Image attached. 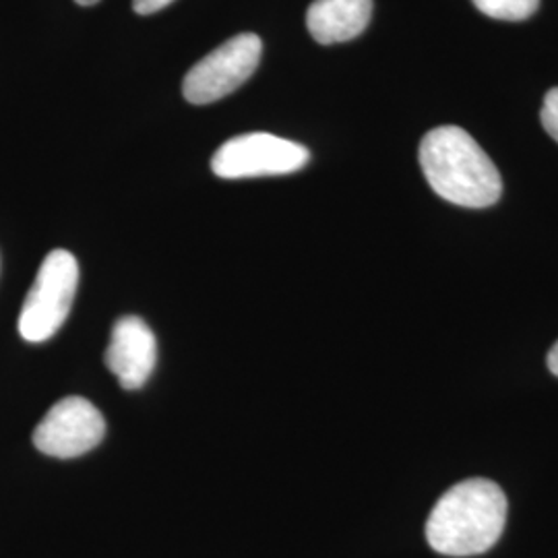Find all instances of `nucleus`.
I'll list each match as a JSON object with an SVG mask.
<instances>
[{
	"instance_id": "1",
	"label": "nucleus",
	"mask_w": 558,
	"mask_h": 558,
	"mask_svg": "<svg viewBox=\"0 0 558 558\" xmlns=\"http://www.w3.org/2000/svg\"><path fill=\"white\" fill-rule=\"evenodd\" d=\"M420 166L440 199L484 209L500 199L502 180L495 161L461 126H437L420 143Z\"/></svg>"
},
{
	"instance_id": "2",
	"label": "nucleus",
	"mask_w": 558,
	"mask_h": 558,
	"mask_svg": "<svg viewBox=\"0 0 558 558\" xmlns=\"http://www.w3.org/2000/svg\"><path fill=\"white\" fill-rule=\"evenodd\" d=\"M507 523V499L490 480H463L430 511L426 539L445 557H476L490 550Z\"/></svg>"
},
{
	"instance_id": "3",
	"label": "nucleus",
	"mask_w": 558,
	"mask_h": 558,
	"mask_svg": "<svg viewBox=\"0 0 558 558\" xmlns=\"http://www.w3.org/2000/svg\"><path fill=\"white\" fill-rule=\"evenodd\" d=\"M80 286V263L64 251L57 248L41 260L38 276L27 292L20 315L21 338L29 343L48 341L71 313Z\"/></svg>"
},
{
	"instance_id": "4",
	"label": "nucleus",
	"mask_w": 558,
	"mask_h": 558,
	"mask_svg": "<svg viewBox=\"0 0 558 558\" xmlns=\"http://www.w3.org/2000/svg\"><path fill=\"white\" fill-rule=\"evenodd\" d=\"M311 160L304 145L269 133H248L226 141L211 158V170L226 180L283 177Z\"/></svg>"
},
{
	"instance_id": "5",
	"label": "nucleus",
	"mask_w": 558,
	"mask_h": 558,
	"mask_svg": "<svg viewBox=\"0 0 558 558\" xmlns=\"http://www.w3.org/2000/svg\"><path fill=\"white\" fill-rule=\"evenodd\" d=\"M263 41L257 34H240L201 59L182 81V94L191 104H214L232 92L259 66Z\"/></svg>"
},
{
	"instance_id": "6",
	"label": "nucleus",
	"mask_w": 558,
	"mask_h": 558,
	"mask_svg": "<svg viewBox=\"0 0 558 558\" xmlns=\"http://www.w3.org/2000/svg\"><path fill=\"white\" fill-rule=\"evenodd\" d=\"M106 437V420L100 410L80 396L57 401L34 430V445L44 456L81 458L96 449Z\"/></svg>"
},
{
	"instance_id": "7",
	"label": "nucleus",
	"mask_w": 558,
	"mask_h": 558,
	"mask_svg": "<svg viewBox=\"0 0 558 558\" xmlns=\"http://www.w3.org/2000/svg\"><path fill=\"white\" fill-rule=\"evenodd\" d=\"M158 362V341L151 327L135 315L120 317L106 350V364L122 389H141Z\"/></svg>"
},
{
	"instance_id": "8",
	"label": "nucleus",
	"mask_w": 558,
	"mask_h": 558,
	"mask_svg": "<svg viewBox=\"0 0 558 558\" xmlns=\"http://www.w3.org/2000/svg\"><path fill=\"white\" fill-rule=\"evenodd\" d=\"M373 17V0H315L306 13V27L323 46L354 40Z\"/></svg>"
},
{
	"instance_id": "9",
	"label": "nucleus",
	"mask_w": 558,
	"mask_h": 558,
	"mask_svg": "<svg viewBox=\"0 0 558 558\" xmlns=\"http://www.w3.org/2000/svg\"><path fill=\"white\" fill-rule=\"evenodd\" d=\"M480 13L500 21H523L538 11L539 0H472Z\"/></svg>"
},
{
	"instance_id": "10",
	"label": "nucleus",
	"mask_w": 558,
	"mask_h": 558,
	"mask_svg": "<svg viewBox=\"0 0 558 558\" xmlns=\"http://www.w3.org/2000/svg\"><path fill=\"white\" fill-rule=\"evenodd\" d=\"M539 120L546 133L558 143V87L550 89L544 98L542 110H539Z\"/></svg>"
},
{
	"instance_id": "11",
	"label": "nucleus",
	"mask_w": 558,
	"mask_h": 558,
	"mask_svg": "<svg viewBox=\"0 0 558 558\" xmlns=\"http://www.w3.org/2000/svg\"><path fill=\"white\" fill-rule=\"evenodd\" d=\"M172 2L174 0H133V9L140 15H151V13H158L161 9H166Z\"/></svg>"
},
{
	"instance_id": "12",
	"label": "nucleus",
	"mask_w": 558,
	"mask_h": 558,
	"mask_svg": "<svg viewBox=\"0 0 558 558\" xmlns=\"http://www.w3.org/2000/svg\"><path fill=\"white\" fill-rule=\"evenodd\" d=\"M548 368H550L553 375H557L558 377V341L553 345V350H550V354H548Z\"/></svg>"
},
{
	"instance_id": "13",
	"label": "nucleus",
	"mask_w": 558,
	"mask_h": 558,
	"mask_svg": "<svg viewBox=\"0 0 558 558\" xmlns=\"http://www.w3.org/2000/svg\"><path fill=\"white\" fill-rule=\"evenodd\" d=\"M75 2H80L81 7H92V4H96L100 0H75Z\"/></svg>"
}]
</instances>
